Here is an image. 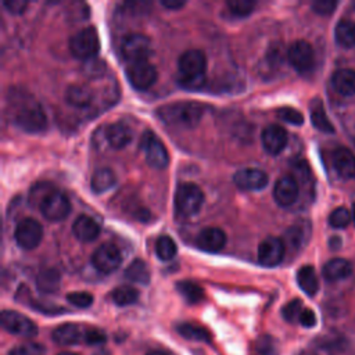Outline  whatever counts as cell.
Wrapping results in <instances>:
<instances>
[{"label":"cell","instance_id":"cell-5","mask_svg":"<svg viewBox=\"0 0 355 355\" xmlns=\"http://www.w3.org/2000/svg\"><path fill=\"white\" fill-rule=\"evenodd\" d=\"M69 51L75 58L89 61L92 58H96L98 50H100V40L97 31L93 26H86L80 31H78L71 39H69Z\"/></svg>","mask_w":355,"mask_h":355},{"label":"cell","instance_id":"cell-28","mask_svg":"<svg viewBox=\"0 0 355 355\" xmlns=\"http://www.w3.org/2000/svg\"><path fill=\"white\" fill-rule=\"evenodd\" d=\"M116 183V175L110 168L97 169L90 179V187L94 193H104Z\"/></svg>","mask_w":355,"mask_h":355},{"label":"cell","instance_id":"cell-12","mask_svg":"<svg viewBox=\"0 0 355 355\" xmlns=\"http://www.w3.org/2000/svg\"><path fill=\"white\" fill-rule=\"evenodd\" d=\"M287 60L290 65L301 72L305 73L312 69L315 64V53L312 46L305 40H295L287 50Z\"/></svg>","mask_w":355,"mask_h":355},{"label":"cell","instance_id":"cell-45","mask_svg":"<svg viewBox=\"0 0 355 355\" xmlns=\"http://www.w3.org/2000/svg\"><path fill=\"white\" fill-rule=\"evenodd\" d=\"M337 7V1L334 0H316L312 3V10L319 15H330Z\"/></svg>","mask_w":355,"mask_h":355},{"label":"cell","instance_id":"cell-47","mask_svg":"<svg viewBox=\"0 0 355 355\" xmlns=\"http://www.w3.org/2000/svg\"><path fill=\"white\" fill-rule=\"evenodd\" d=\"M105 69V65L101 60H97V58H92L89 61H86L85 64V73L89 75V76H100Z\"/></svg>","mask_w":355,"mask_h":355},{"label":"cell","instance_id":"cell-30","mask_svg":"<svg viewBox=\"0 0 355 355\" xmlns=\"http://www.w3.org/2000/svg\"><path fill=\"white\" fill-rule=\"evenodd\" d=\"M60 282H61L60 273H58V270H55L53 268L43 269L36 277L37 290L40 293H44V294L55 293L60 287Z\"/></svg>","mask_w":355,"mask_h":355},{"label":"cell","instance_id":"cell-33","mask_svg":"<svg viewBox=\"0 0 355 355\" xmlns=\"http://www.w3.org/2000/svg\"><path fill=\"white\" fill-rule=\"evenodd\" d=\"M178 293L186 300L189 304H197L204 298V290L201 286L191 280H180L176 283Z\"/></svg>","mask_w":355,"mask_h":355},{"label":"cell","instance_id":"cell-49","mask_svg":"<svg viewBox=\"0 0 355 355\" xmlns=\"http://www.w3.org/2000/svg\"><path fill=\"white\" fill-rule=\"evenodd\" d=\"M298 322H300L304 327H313V326L316 324V315H315V312H313L312 309L305 308V309H302Z\"/></svg>","mask_w":355,"mask_h":355},{"label":"cell","instance_id":"cell-1","mask_svg":"<svg viewBox=\"0 0 355 355\" xmlns=\"http://www.w3.org/2000/svg\"><path fill=\"white\" fill-rule=\"evenodd\" d=\"M10 112L17 128L28 133H37L46 129L47 118L42 105L24 90H10Z\"/></svg>","mask_w":355,"mask_h":355},{"label":"cell","instance_id":"cell-9","mask_svg":"<svg viewBox=\"0 0 355 355\" xmlns=\"http://www.w3.org/2000/svg\"><path fill=\"white\" fill-rule=\"evenodd\" d=\"M39 209L46 219H49L51 222H60L69 215L71 204H69L68 197L62 191L54 189L44 198V201L42 202Z\"/></svg>","mask_w":355,"mask_h":355},{"label":"cell","instance_id":"cell-25","mask_svg":"<svg viewBox=\"0 0 355 355\" xmlns=\"http://www.w3.org/2000/svg\"><path fill=\"white\" fill-rule=\"evenodd\" d=\"M309 111H311L312 125L318 130H320L323 133H333L334 132V126L330 122L329 116L326 115V111H324V107H323V103H322L320 98H313L311 101Z\"/></svg>","mask_w":355,"mask_h":355},{"label":"cell","instance_id":"cell-2","mask_svg":"<svg viewBox=\"0 0 355 355\" xmlns=\"http://www.w3.org/2000/svg\"><path fill=\"white\" fill-rule=\"evenodd\" d=\"M207 57L198 49L186 50L178 60V82L182 87L196 90L204 86Z\"/></svg>","mask_w":355,"mask_h":355},{"label":"cell","instance_id":"cell-27","mask_svg":"<svg viewBox=\"0 0 355 355\" xmlns=\"http://www.w3.org/2000/svg\"><path fill=\"white\" fill-rule=\"evenodd\" d=\"M297 283L300 288L309 297L315 295L319 290V280L313 266L304 265L297 272Z\"/></svg>","mask_w":355,"mask_h":355},{"label":"cell","instance_id":"cell-42","mask_svg":"<svg viewBox=\"0 0 355 355\" xmlns=\"http://www.w3.org/2000/svg\"><path fill=\"white\" fill-rule=\"evenodd\" d=\"M301 312H302V302H301V300H298V298L291 300V301L287 302V304L283 306V309H282L283 318H284L287 322H290V323H294L295 320H298Z\"/></svg>","mask_w":355,"mask_h":355},{"label":"cell","instance_id":"cell-18","mask_svg":"<svg viewBox=\"0 0 355 355\" xmlns=\"http://www.w3.org/2000/svg\"><path fill=\"white\" fill-rule=\"evenodd\" d=\"M226 244V234L219 227H204L197 236V245L205 252H218Z\"/></svg>","mask_w":355,"mask_h":355},{"label":"cell","instance_id":"cell-36","mask_svg":"<svg viewBox=\"0 0 355 355\" xmlns=\"http://www.w3.org/2000/svg\"><path fill=\"white\" fill-rule=\"evenodd\" d=\"M309 233V226L308 223H298V225H294L291 226L288 230H287V240L290 243L291 247H295L298 248L300 245H302L306 240V236Z\"/></svg>","mask_w":355,"mask_h":355},{"label":"cell","instance_id":"cell-50","mask_svg":"<svg viewBox=\"0 0 355 355\" xmlns=\"http://www.w3.org/2000/svg\"><path fill=\"white\" fill-rule=\"evenodd\" d=\"M161 6H164L165 8L169 10H178L186 6V1L183 0H161Z\"/></svg>","mask_w":355,"mask_h":355},{"label":"cell","instance_id":"cell-52","mask_svg":"<svg viewBox=\"0 0 355 355\" xmlns=\"http://www.w3.org/2000/svg\"><path fill=\"white\" fill-rule=\"evenodd\" d=\"M146 355H168L165 351H159V349H155V351H150L148 354Z\"/></svg>","mask_w":355,"mask_h":355},{"label":"cell","instance_id":"cell-21","mask_svg":"<svg viewBox=\"0 0 355 355\" xmlns=\"http://www.w3.org/2000/svg\"><path fill=\"white\" fill-rule=\"evenodd\" d=\"M51 337L58 345L68 347L80 343L85 337V331L80 329V326L75 323H64L53 330Z\"/></svg>","mask_w":355,"mask_h":355},{"label":"cell","instance_id":"cell-7","mask_svg":"<svg viewBox=\"0 0 355 355\" xmlns=\"http://www.w3.org/2000/svg\"><path fill=\"white\" fill-rule=\"evenodd\" d=\"M140 148L146 155V161L155 169H164L169 164V155L164 143L151 132L146 130L140 139Z\"/></svg>","mask_w":355,"mask_h":355},{"label":"cell","instance_id":"cell-43","mask_svg":"<svg viewBox=\"0 0 355 355\" xmlns=\"http://www.w3.org/2000/svg\"><path fill=\"white\" fill-rule=\"evenodd\" d=\"M8 355H44V347L39 343H25L14 347Z\"/></svg>","mask_w":355,"mask_h":355},{"label":"cell","instance_id":"cell-19","mask_svg":"<svg viewBox=\"0 0 355 355\" xmlns=\"http://www.w3.org/2000/svg\"><path fill=\"white\" fill-rule=\"evenodd\" d=\"M333 166L343 179L355 178V155L345 147H338L333 151Z\"/></svg>","mask_w":355,"mask_h":355},{"label":"cell","instance_id":"cell-51","mask_svg":"<svg viewBox=\"0 0 355 355\" xmlns=\"http://www.w3.org/2000/svg\"><path fill=\"white\" fill-rule=\"evenodd\" d=\"M340 243H341V240L338 239V237H333L331 240H330V247L333 248V250H337V248H340Z\"/></svg>","mask_w":355,"mask_h":355},{"label":"cell","instance_id":"cell-14","mask_svg":"<svg viewBox=\"0 0 355 355\" xmlns=\"http://www.w3.org/2000/svg\"><path fill=\"white\" fill-rule=\"evenodd\" d=\"M284 251V241L279 237L269 236L263 239L258 245V261L263 266H276L283 261Z\"/></svg>","mask_w":355,"mask_h":355},{"label":"cell","instance_id":"cell-34","mask_svg":"<svg viewBox=\"0 0 355 355\" xmlns=\"http://www.w3.org/2000/svg\"><path fill=\"white\" fill-rule=\"evenodd\" d=\"M178 252L176 243L169 236H159L155 241V254L161 261L172 259Z\"/></svg>","mask_w":355,"mask_h":355},{"label":"cell","instance_id":"cell-11","mask_svg":"<svg viewBox=\"0 0 355 355\" xmlns=\"http://www.w3.org/2000/svg\"><path fill=\"white\" fill-rule=\"evenodd\" d=\"M122 255L119 248L112 243H103L92 255L93 266L101 273H111L119 268Z\"/></svg>","mask_w":355,"mask_h":355},{"label":"cell","instance_id":"cell-48","mask_svg":"<svg viewBox=\"0 0 355 355\" xmlns=\"http://www.w3.org/2000/svg\"><path fill=\"white\" fill-rule=\"evenodd\" d=\"M28 4L29 3L26 0H4L3 1L4 8L11 14H22L26 10Z\"/></svg>","mask_w":355,"mask_h":355},{"label":"cell","instance_id":"cell-31","mask_svg":"<svg viewBox=\"0 0 355 355\" xmlns=\"http://www.w3.org/2000/svg\"><path fill=\"white\" fill-rule=\"evenodd\" d=\"M176 330L178 333L187 338V340H193V341H202V343H211V333L200 326V324H196V323H189V322H184V323H179L176 326Z\"/></svg>","mask_w":355,"mask_h":355},{"label":"cell","instance_id":"cell-56","mask_svg":"<svg viewBox=\"0 0 355 355\" xmlns=\"http://www.w3.org/2000/svg\"><path fill=\"white\" fill-rule=\"evenodd\" d=\"M101 355H104V354H101Z\"/></svg>","mask_w":355,"mask_h":355},{"label":"cell","instance_id":"cell-46","mask_svg":"<svg viewBox=\"0 0 355 355\" xmlns=\"http://www.w3.org/2000/svg\"><path fill=\"white\" fill-rule=\"evenodd\" d=\"M107 340L104 331L98 330V329H87L85 330V337H83V341L86 344H90V345H98V344H104Z\"/></svg>","mask_w":355,"mask_h":355},{"label":"cell","instance_id":"cell-26","mask_svg":"<svg viewBox=\"0 0 355 355\" xmlns=\"http://www.w3.org/2000/svg\"><path fill=\"white\" fill-rule=\"evenodd\" d=\"M93 100L92 90L85 85H69L65 90V101L72 107H87Z\"/></svg>","mask_w":355,"mask_h":355},{"label":"cell","instance_id":"cell-15","mask_svg":"<svg viewBox=\"0 0 355 355\" xmlns=\"http://www.w3.org/2000/svg\"><path fill=\"white\" fill-rule=\"evenodd\" d=\"M268 180H269L268 175L263 171L255 169V168H244L237 171L233 175L234 184L241 190H248V191L262 190L268 184Z\"/></svg>","mask_w":355,"mask_h":355},{"label":"cell","instance_id":"cell-53","mask_svg":"<svg viewBox=\"0 0 355 355\" xmlns=\"http://www.w3.org/2000/svg\"><path fill=\"white\" fill-rule=\"evenodd\" d=\"M351 215H352V220L355 223V202L352 204V209H351Z\"/></svg>","mask_w":355,"mask_h":355},{"label":"cell","instance_id":"cell-23","mask_svg":"<svg viewBox=\"0 0 355 355\" xmlns=\"http://www.w3.org/2000/svg\"><path fill=\"white\" fill-rule=\"evenodd\" d=\"M331 85L341 96L355 94V71L349 68H341L331 76Z\"/></svg>","mask_w":355,"mask_h":355},{"label":"cell","instance_id":"cell-24","mask_svg":"<svg viewBox=\"0 0 355 355\" xmlns=\"http://www.w3.org/2000/svg\"><path fill=\"white\" fill-rule=\"evenodd\" d=\"M352 272L351 263L344 258H333L323 266V277L329 282H338L348 277Z\"/></svg>","mask_w":355,"mask_h":355},{"label":"cell","instance_id":"cell-29","mask_svg":"<svg viewBox=\"0 0 355 355\" xmlns=\"http://www.w3.org/2000/svg\"><path fill=\"white\" fill-rule=\"evenodd\" d=\"M334 39L344 49L355 47V22L341 19L334 28Z\"/></svg>","mask_w":355,"mask_h":355},{"label":"cell","instance_id":"cell-41","mask_svg":"<svg viewBox=\"0 0 355 355\" xmlns=\"http://www.w3.org/2000/svg\"><path fill=\"white\" fill-rule=\"evenodd\" d=\"M277 116H279V119H282V121H284L287 123H291V125L300 126V125L304 123V115L298 110H295L293 107H282V108H279L277 110Z\"/></svg>","mask_w":355,"mask_h":355},{"label":"cell","instance_id":"cell-54","mask_svg":"<svg viewBox=\"0 0 355 355\" xmlns=\"http://www.w3.org/2000/svg\"><path fill=\"white\" fill-rule=\"evenodd\" d=\"M57 355H78V354H73V352H60Z\"/></svg>","mask_w":355,"mask_h":355},{"label":"cell","instance_id":"cell-16","mask_svg":"<svg viewBox=\"0 0 355 355\" xmlns=\"http://www.w3.org/2000/svg\"><path fill=\"white\" fill-rule=\"evenodd\" d=\"M261 141L266 153L277 155L284 150L287 144V132L277 123L268 125L261 133Z\"/></svg>","mask_w":355,"mask_h":355},{"label":"cell","instance_id":"cell-8","mask_svg":"<svg viewBox=\"0 0 355 355\" xmlns=\"http://www.w3.org/2000/svg\"><path fill=\"white\" fill-rule=\"evenodd\" d=\"M0 323L4 330L15 336L33 337L37 334V326L33 320L12 309H4L0 313Z\"/></svg>","mask_w":355,"mask_h":355},{"label":"cell","instance_id":"cell-55","mask_svg":"<svg viewBox=\"0 0 355 355\" xmlns=\"http://www.w3.org/2000/svg\"><path fill=\"white\" fill-rule=\"evenodd\" d=\"M354 6H355V3H354Z\"/></svg>","mask_w":355,"mask_h":355},{"label":"cell","instance_id":"cell-37","mask_svg":"<svg viewBox=\"0 0 355 355\" xmlns=\"http://www.w3.org/2000/svg\"><path fill=\"white\" fill-rule=\"evenodd\" d=\"M251 355H277L276 344L272 337L261 336L251 347Z\"/></svg>","mask_w":355,"mask_h":355},{"label":"cell","instance_id":"cell-35","mask_svg":"<svg viewBox=\"0 0 355 355\" xmlns=\"http://www.w3.org/2000/svg\"><path fill=\"white\" fill-rule=\"evenodd\" d=\"M111 297L116 305L126 306L135 304L139 300V291L130 286H119L112 291Z\"/></svg>","mask_w":355,"mask_h":355},{"label":"cell","instance_id":"cell-10","mask_svg":"<svg viewBox=\"0 0 355 355\" xmlns=\"http://www.w3.org/2000/svg\"><path fill=\"white\" fill-rule=\"evenodd\" d=\"M43 237L42 225L33 218L22 219L14 232V239L17 244L24 250H33L39 245Z\"/></svg>","mask_w":355,"mask_h":355},{"label":"cell","instance_id":"cell-17","mask_svg":"<svg viewBox=\"0 0 355 355\" xmlns=\"http://www.w3.org/2000/svg\"><path fill=\"white\" fill-rule=\"evenodd\" d=\"M300 193L298 182L293 176H282L273 187V197L275 201L280 207H290L295 202Z\"/></svg>","mask_w":355,"mask_h":355},{"label":"cell","instance_id":"cell-20","mask_svg":"<svg viewBox=\"0 0 355 355\" xmlns=\"http://www.w3.org/2000/svg\"><path fill=\"white\" fill-rule=\"evenodd\" d=\"M104 137L111 148L119 150L126 147L132 140V130L123 122H114L105 128Z\"/></svg>","mask_w":355,"mask_h":355},{"label":"cell","instance_id":"cell-4","mask_svg":"<svg viewBox=\"0 0 355 355\" xmlns=\"http://www.w3.org/2000/svg\"><path fill=\"white\" fill-rule=\"evenodd\" d=\"M204 202L202 190L191 182L180 183L175 193V209L180 216H193L196 215Z\"/></svg>","mask_w":355,"mask_h":355},{"label":"cell","instance_id":"cell-38","mask_svg":"<svg viewBox=\"0 0 355 355\" xmlns=\"http://www.w3.org/2000/svg\"><path fill=\"white\" fill-rule=\"evenodd\" d=\"M54 190V187L50 183H37L31 189L29 193V202L31 205H35L37 208H40L42 202L44 201V198Z\"/></svg>","mask_w":355,"mask_h":355},{"label":"cell","instance_id":"cell-3","mask_svg":"<svg viewBox=\"0 0 355 355\" xmlns=\"http://www.w3.org/2000/svg\"><path fill=\"white\" fill-rule=\"evenodd\" d=\"M158 118L171 126L194 128L204 115V105L196 101H178L157 108Z\"/></svg>","mask_w":355,"mask_h":355},{"label":"cell","instance_id":"cell-40","mask_svg":"<svg viewBox=\"0 0 355 355\" xmlns=\"http://www.w3.org/2000/svg\"><path fill=\"white\" fill-rule=\"evenodd\" d=\"M226 6L234 17H240V18L250 15L255 8V3L250 0H233V1H227Z\"/></svg>","mask_w":355,"mask_h":355},{"label":"cell","instance_id":"cell-13","mask_svg":"<svg viewBox=\"0 0 355 355\" xmlns=\"http://www.w3.org/2000/svg\"><path fill=\"white\" fill-rule=\"evenodd\" d=\"M126 78L135 89L146 90L157 80V69L148 61L129 64L126 68Z\"/></svg>","mask_w":355,"mask_h":355},{"label":"cell","instance_id":"cell-44","mask_svg":"<svg viewBox=\"0 0 355 355\" xmlns=\"http://www.w3.org/2000/svg\"><path fill=\"white\" fill-rule=\"evenodd\" d=\"M68 302L78 308H89L93 304V295L87 291H72L67 294Z\"/></svg>","mask_w":355,"mask_h":355},{"label":"cell","instance_id":"cell-32","mask_svg":"<svg viewBox=\"0 0 355 355\" xmlns=\"http://www.w3.org/2000/svg\"><path fill=\"white\" fill-rule=\"evenodd\" d=\"M125 277L128 280L139 283V284H148L151 273H150V269H148V266L144 261L135 259L125 269Z\"/></svg>","mask_w":355,"mask_h":355},{"label":"cell","instance_id":"cell-39","mask_svg":"<svg viewBox=\"0 0 355 355\" xmlns=\"http://www.w3.org/2000/svg\"><path fill=\"white\" fill-rule=\"evenodd\" d=\"M352 215L345 207H338L333 209L329 215V225L334 229H343L349 225Z\"/></svg>","mask_w":355,"mask_h":355},{"label":"cell","instance_id":"cell-6","mask_svg":"<svg viewBox=\"0 0 355 355\" xmlns=\"http://www.w3.org/2000/svg\"><path fill=\"white\" fill-rule=\"evenodd\" d=\"M121 53L129 64L148 61L153 53L151 40L144 33H129L122 40Z\"/></svg>","mask_w":355,"mask_h":355},{"label":"cell","instance_id":"cell-22","mask_svg":"<svg viewBox=\"0 0 355 355\" xmlns=\"http://www.w3.org/2000/svg\"><path fill=\"white\" fill-rule=\"evenodd\" d=\"M72 233L79 241L87 243L97 239L100 227L93 218L87 215H79L72 225Z\"/></svg>","mask_w":355,"mask_h":355}]
</instances>
